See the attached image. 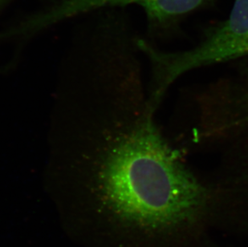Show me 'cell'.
<instances>
[{
	"instance_id": "6da1fadb",
	"label": "cell",
	"mask_w": 248,
	"mask_h": 247,
	"mask_svg": "<svg viewBox=\"0 0 248 247\" xmlns=\"http://www.w3.org/2000/svg\"><path fill=\"white\" fill-rule=\"evenodd\" d=\"M136 45L150 61L151 83L148 101L157 109L169 88L183 74L248 56V0H234L228 19L210 29L191 49L162 51L143 40H138Z\"/></svg>"
},
{
	"instance_id": "7a4b0ae2",
	"label": "cell",
	"mask_w": 248,
	"mask_h": 247,
	"mask_svg": "<svg viewBox=\"0 0 248 247\" xmlns=\"http://www.w3.org/2000/svg\"><path fill=\"white\" fill-rule=\"evenodd\" d=\"M216 0H60L49 8L23 20L21 28L27 35L39 32L50 26L93 10L138 4L145 10L153 30L167 31L179 19Z\"/></svg>"
},
{
	"instance_id": "3957f363",
	"label": "cell",
	"mask_w": 248,
	"mask_h": 247,
	"mask_svg": "<svg viewBox=\"0 0 248 247\" xmlns=\"http://www.w3.org/2000/svg\"><path fill=\"white\" fill-rule=\"evenodd\" d=\"M236 106L238 113L233 124H248V89L244 95L240 96Z\"/></svg>"
},
{
	"instance_id": "277c9868",
	"label": "cell",
	"mask_w": 248,
	"mask_h": 247,
	"mask_svg": "<svg viewBox=\"0 0 248 247\" xmlns=\"http://www.w3.org/2000/svg\"><path fill=\"white\" fill-rule=\"evenodd\" d=\"M8 1H10V0H0V8H1L3 5L6 4Z\"/></svg>"
}]
</instances>
